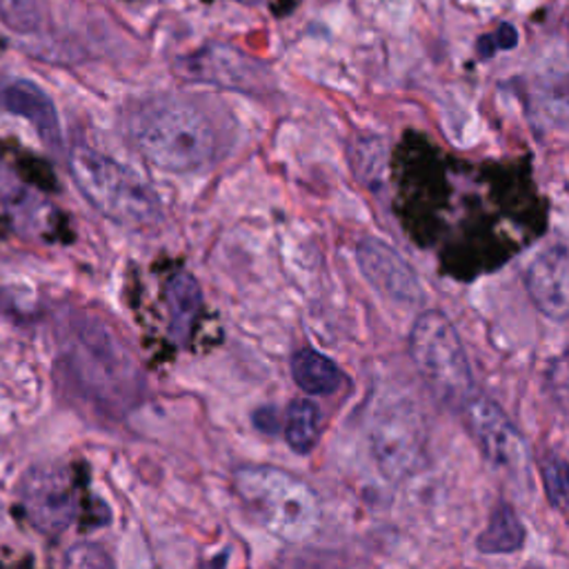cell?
<instances>
[{
  "mask_svg": "<svg viewBox=\"0 0 569 569\" xmlns=\"http://www.w3.org/2000/svg\"><path fill=\"white\" fill-rule=\"evenodd\" d=\"M129 136L154 167L172 174L202 170L219 150L209 116L183 98H152L133 109Z\"/></svg>",
  "mask_w": 569,
  "mask_h": 569,
  "instance_id": "obj_1",
  "label": "cell"
},
{
  "mask_svg": "<svg viewBox=\"0 0 569 569\" xmlns=\"http://www.w3.org/2000/svg\"><path fill=\"white\" fill-rule=\"evenodd\" d=\"M67 167L85 200L105 219L129 230L161 221L163 207L154 187L131 167L81 146L69 152Z\"/></svg>",
  "mask_w": 569,
  "mask_h": 569,
  "instance_id": "obj_2",
  "label": "cell"
},
{
  "mask_svg": "<svg viewBox=\"0 0 569 569\" xmlns=\"http://www.w3.org/2000/svg\"><path fill=\"white\" fill-rule=\"evenodd\" d=\"M234 487L249 514L276 538L303 543L321 525V503L314 489L290 472L271 465H247L234 476Z\"/></svg>",
  "mask_w": 569,
  "mask_h": 569,
  "instance_id": "obj_3",
  "label": "cell"
},
{
  "mask_svg": "<svg viewBox=\"0 0 569 569\" xmlns=\"http://www.w3.org/2000/svg\"><path fill=\"white\" fill-rule=\"evenodd\" d=\"M409 353L420 379L443 405L465 409L476 396L463 342L445 314L425 312L416 318Z\"/></svg>",
  "mask_w": 569,
  "mask_h": 569,
  "instance_id": "obj_4",
  "label": "cell"
},
{
  "mask_svg": "<svg viewBox=\"0 0 569 569\" xmlns=\"http://www.w3.org/2000/svg\"><path fill=\"white\" fill-rule=\"evenodd\" d=\"M21 503L27 521L47 536L65 532L77 519L79 501L65 467L36 465L21 483Z\"/></svg>",
  "mask_w": 569,
  "mask_h": 569,
  "instance_id": "obj_5",
  "label": "cell"
},
{
  "mask_svg": "<svg viewBox=\"0 0 569 569\" xmlns=\"http://www.w3.org/2000/svg\"><path fill=\"white\" fill-rule=\"evenodd\" d=\"M465 418L472 437L489 463L510 472H521L527 465L525 439L493 400L474 396L465 407Z\"/></svg>",
  "mask_w": 569,
  "mask_h": 569,
  "instance_id": "obj_6",
  "label": "cell"
},
{
  "mask_svg": "<svg viewBox=\"0 0 569 569\" xmlns=\"http://www.w3.org/2000/svg\"><path fill=\"white\" fill-rule=\"evenodd\" d=\"M372 450L387 478H405L420 469L425 458L422 425L411 409H392L374 427Z\"/></svg>",
  "mask_w": 569,
  "mask_h": 569,
  "instance_id": "obj_7",
  "label": "cell"
},
{
  "mask_svg": "<svg viewBox=\"0 0 569 569\" xmlns=\"http://www.w3.org/2000/svg\"><path fill=\"white\" fill-rule=\"evenodd\" d=\"M183 74L198 83H211L236 92L256 90L263 81V71L256 60L225 45H211L185 58Z\"/></svg>",
  "mask_w": 569,
  "mask_h": 569,
  "instance_id": "obj_8",
  "label": "cell"
},
{
  "mask_svg": "<svg viewBox=\"0 0 569 569\" xmlns=\"http://www.w3.org/2000/svg\"><path fill=\"white\" fill-rule=\"evenodd\" d=\"M525 284L536 310L551 318H569V249L551 245L527 267Z\"/></svg>",
  "mask_w": 569,
  "mask_h": 569,
  "instance_id": "obj_9",
  "label": "cell"
},
{
  "mask_svg": "<svg viewBox=\"0 0 569 569\" xmlns=\"http://www.w3.org/2000/svg\"><path fill=\"white\" fill-rule=\"evenodd\" d=\"M356 258H359L365 278L385 297L398 303H418L422 299L416 274L387 243L365 239L356 249Z\"/></svg>",
  "mask_w": 569,
  "mask_h": 569,
  "instance_id": "obj_10",
  "label": "cell"
},
{
  "mask_svg": "<svg viewBox=\"0 0 569 569\" xmlns=\"http://www.w3.org/2000/svg\"><path fill=\"white\" fill-rule=\"evenodd\" d=\"M0 109L34 125L47 146H60V120L54 101L32 81H10L0 88Z\"/></svg>",
  "mask_w": 569,
  "mask_h": 569,
  "instance_id": "obj_11",
  "label": "cell"
},
{
  "mask_svg": "<svg viewBox=\"0 0 569 569\" xmlns=\"http://www.w3.org/2000/svg\"><path fill=\"white\" fill-rule=\"evenodd\" d=\"M530 96L543 118L569 125V51L551 54L534 69Z\"/></svg>",
  "mask_w": 569,
  "mask_h": 569,
  "instance_id": "obj_12",
  "label": "cell"
},
{
  "mask_svg": "<svg viewBox=\"0 0 569 569\" xmlns=\"http://www.w3.org/2000/svg\"><path fill=\"white\" fill-rule=\"evenodd\" d=\"M165 297L170 312V334L174 336V340H187L202 310L200 284L191 274L178 271L167 282Z\"/></svg>",
  "mask_w": 569,
  "mask_h": 569,
  "instance_id": "obj_13",
  "label": "cell"
},
{
  "mask_svg": "<svg viewBox=\"0 0 569 569\" xmlns=\"http://www.w3.org/2000/svg\"><path fill=\"white\" fill-rule=\"evenodd\" d=\"M290 368H292L294 383L303 392L314 394V396L334 394L342 383V374H340L338 365L316 349L297 351L292 356Z\"/></svg>",
  "mask_w": 569,
  "mask_h": 569,
  "instance_id": "obj_14",
  "label": "cell"
},
{
  "mask_svg": "<svg viewBox=\"0 0 569 569\" xmlns=\"http://www.w3.org/2000/svg\"><path fill=\"white\" fill-rule=\"evenodd\" d=\"M525 543V527L512 506L498 503L489 525L478 536L476 547L483 554H514Z\"/></svg>",
  "mask_w": 569,
  "mask_h": 569,
  "instance_id": "obj_15",
  "label": "cell"
},
{
  "mask_svg": "<svg viewBox=\"0 0 569 569\" xmlns=\"http://www.w3.org/2000/svg\"><path fill=\"white\" fill-rule=\"evenodd\" d=\"M284 441L297 454H310L321 437V409L316 403L307 398H299L290 403L284 414Z\"/></svg>",
  "mask_w": 569,
  "mask_h": 569,
  "instance_id": "obj_16",
  "label": "cell"
},
{
  "mask_svg": "<svg viewBox=\"0 0 569 569\" xmlns=\"http://www.w3.org/2000/svg\"><path fill=\"white\" fill-rule=\"evenodd\" d=\"M541 476L549 503L569 514V463L556 454H547L541 463Z\"/></svg>",
  "mask_w": 569,
  "mask_h": 569,
  "instance_id": "obj_17",
  "label": "cell"
},
{
  "mask_svg": "<svg viewBox=\"0 0 569 569\" xmlns=\"http://www.w3.org/2000/svg\"><path fill=\"white\" fill-rule=\"evenodd\" d=\"M0 16H3L14 30H36L40 14L32 0H0Z\"/></svg>",
  "mask_w": 569,
  "mask_h": 569,
  "instance_id": "obj_18",
  "label": "cell"
},
{
  "mask_svg": "<svg viewBox=\"0 0 569 569\" xmlns=\"http://www.w3.org/2000/svg\"><path fill=\"white\" fill-rule=\"evenodd\" d=\"M549 390L554 400L569 414V353L560 359L549 370Z\"/></svg>",
  "mask_w": 569,
  "mask_h": 569,
  "instance_id": "obj_19",
  "label": "cell"
},
{
  "mask_svg": "<svg viewBox=\"0 0 569 569\" xmlns=\"http://www.w3.org/2000/svg\"><path fill=\"white\" fill-rule=\"evenodd\" d=\"M67 565H77V567H103V565H112L109 556L96 547V545H79L71 547L67 554Z\"/></svg>",
  "mask_w": 569,
  "mask_h": 569,
  "instance_id": "obj_20",
  "label": "cell"
},
{
  "mask_svg": "<svg viewBox=\"0 0 569 569\" xmlns=\"http://www.w3.org/2000/svg\"><path fill=\"white\" fill-rule=\"evenodd\" d=\"M516 45V32L510 25H501L496 34L478 40V51L483 58H489L498 49H512Z\"/></svg>",
  "mask_w": 569,
  "mask_h": 569,
  "instance_id": "obj_21",
  "label": "cell"
}]
</instances>
